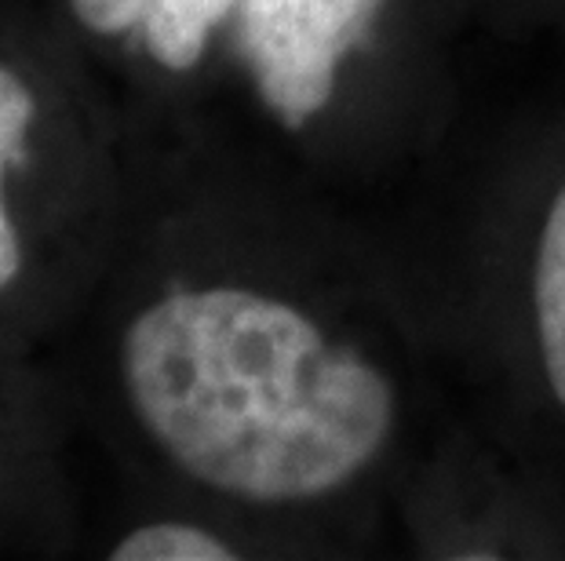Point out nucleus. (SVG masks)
I'll return each mask as SVG.
<instances>
[{"label": "nucleus", "mask_w": 565, "mask_h": 561, "mask_svg": "<svg viewBox=\"0 0 565 561\" xmlns=\"http://www.w3.org/2000/svg\"><path fill=\"white\" fill-rule=\"evenodd\" d=\"M533 306H536V339L540 362L551 384V393L565 409V186L551 205L536 245L533 267Z\"/></svg>", "instance_id": "39448f33"}, {"label": "nucleus", "mask_w": 565, "mask_h": 561, "mask_svg": "<svg viewBox=\"0 0 565 561\" xmlns=\"http://www.w3.org/2000/svg\"><path fill=\"white\" fill-rule=\"evenodd\" d=\"M121 384L179 474L252 507L340 493L394 431V387L365 354L245 284L142 306L121 336Z\"/></svg>", "instance_id": "f257e3e1"}, {"label": "nucleus", "mask_w": 565, "mask_h": 561, "mask_svg": "<svg viewBox=\"0 0 565 561\" xmlns=\"http://www.w3.org/2000/svg\"><path fill=\"white\" fill-rule=\"evenodd\" d=\"M114 561H231L237 551L190 521H150L131 529L110 551Z\"/></svg>", "instance_id": "423d86ee"}, {"label": "nucleus", "mask_w": 565, "mask_h": 561, "mask_svg": "<svg viewBox=\"0 0 565 561\" xmlns=\"http://www.w3.org/2000/svg\"><path fill=\"white\" fill-rule=\"evenodd\" d=\"M41 125V95L30 77L0 55V300L26 273V241L15 219L11 179L26 172L33 158V131Z\"/></svg>", "instance_id": "20e7f679"}, {"label": "nucleus", "mask_w": 565, "mask_h": 561, "mask_svg": "<svg viewBox=\"0 0 565 561\" xmlns=\"http://www.w3.org/2000/svg\"><path fill=\"white\" fill-rule=\"evenodd\" d=\"M383 0H242L237 41L263 106L303 128L329 106L347 55L365 41Z\"/></svg>", "instance_id": "f03ea898"}, {"label": "nucleus", "mask_w": 565, "mask_h": 561, "mask_svg": "<svg viewBox=\"0 0 565 561\" xmlns=\"http://www.w3.org/2000/svg\"><path fill=\"white\" fill-rule=\"evenodd\" d=\"M237 4L242 0H70V11L99 37L142 30L150 55L172 74H186L204 58L212 30Z\"/></svg>", "instance_id": "7ed1b4c3"}]
</instances>
